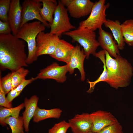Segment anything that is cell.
<instances>
[{
	"label": "cell",
	"instance_id": "obj_1",
	"mask_svg": "<svg viewBox=\"0 0 133 133\" xmlns=\"http://www.w3.org/2000/svg\"><path fill=\"white\" fill-rule=\"evenodd\" d=\"M25 42L11 33L0 34V65L2 70L14 72L20 68L27 66V56L25 51Z\"/></svg>",
	"mask_w": 133,
	"mask_h": 133
},
{
	"label": "cell",
	"instance_id": "obj_2",
	"mask_svg": "<svg viewBox=\"0 0 133 133\" xmlns=\"http://www.w3.org/2000/svg\"><path fill=\"white\" fill-rule=\"evenodd\" d=\"M105 64L108 76L105 82L116 89L130 85L133 75L131 63L120 55L113 58L105 51Z\"/></svg>",
	"mask_w": 133,
	"mask_h": 133
},
{
	"label": "cell",
	"instance_id": "obj_3",
	"mask_svg": "<svg viewBox=\"0 0 133 133\" xmlns=\"http://www.w3.org/2000/svg\"><path fill=\"white\" fill-rule=\"evenodd\" d=\"M45 28L46 26L38 21L27 23L20 27L15 36L27 43L28 54L26 62L27 65L33 63L38 59L36 54V37L38 34Z\"/></svg>",
	"mask_w": 133,
	"mask_h": 133
},
{
	"label": "cell",
	"instance_id": "obj_4",
	"mask_svg": "<svg viewBox=\"0 0 133 133\" xmlns=\"http://www.w3.org/2000/svg\"><path fill=\"white\" fill-rule=\"evenodd\" d=\"M63 34L70 37L72 42H76L83 47L86 59H88L91 54L95 56L100 44L94 31L87 28H78Z\"/></svg>",
	"mask_w": 133,
	"mask_h": 133
},
{
	"label": "cell",
	"instance_id": "obj_5",
	"mask_svg": "<svg viewBox=\"0 0 133 133\" xmlns=\"http://www.w3.org/2000/svg\"><path fill=\"white\" fill-rule=\"evenodd\" d=\"M106 2L105 0H99L95 2L89 16L79 23L78 28H87L94 31L102 27L107 20L105 11L109 6Z\"/></svg>",
	"mask_w": 133,
	"mask_h": 133
},
{
	"label": "cell",
	"instance_id": "obj_6",
	"mask_svg": "<svg viewBox=\"0 0 133 133\" xmlns=\"http://www.w3.org/2000/svg\"><path fill=\"white\" fill-rule=\"evenodd\" d=\"M68 12L66 8L59 0L54 14L52 22L50 24V33L59 37L65 33L76 29L75 26L70 21Z\"/></svg>",
	"mask_w": 133,
	"mask_h": 133
},
{
	"label": "cell",
	"instance_id": "obj_7",
	"mask_svg": "<svg viewBox=\"0 0 133 133\" xmlns=\"http://www.w3.org/2000/svg\"><path fill=\"white\" fill-rule=\"evenodd\" d=\"M42 4L40 0H25L22 5L21 27L28 22L36 19L41 22L45 26L50 27V24L45 21L40 14V10Z\"/></svg>",
	"mask_w": 133,
	"mask_h": 133
},
{
	"label": "cell",
	"instance_id": "obj_8",
	"mask_svg": "<svg viewBox=\"0 0 133 133\" xmlns=\"http://www.w3.org/2000/svg\"><path fill=\"white\" fill-rule=\"evenodd\" d=\"M59 37L50 32L45 33L43 31L40 33L36 39L37 57L44 55L52 54L59 42Z\"/></svg>",
	"mask_w": 133,
	"mask_h": 133
},
{
	"label": "cell",
	"instance_id": "obj_9",
	"mask_svg": "<svg viewBox=\"0 0 133 133\" xmlns=\"http://www.w3.org/2000/svg\"><path fill=\"white\" fill-rule=\"evenodd\" d=\"M70 16L79 18L90 14L94 2L90 0H61Z\"/></svg>",
	"mask_w": 133,
	"mask_h": 133
},
{
	"label": "cell",
	"instance_id": "obj_10",
	"mask_svg": "<svg viewBox=\"0 0 133 133\" xmlns=\"http://www.w3.org/2000/svg\"><path fill=\"white\" fill-rule=\"evenodd\" d=\"M68 72L67 65L60 66L54 62L46 67L40 70L37 75L34 78L38 79H52L57 82L63 83L66 80V74Z\"/></svg>",
	"mask_w": 133,
	"mask_h": 133
},
{
	"label": "cell",
	"instance_id": "obj_11",
	"mask_svg": "<svg viewBox=\"0 0 133 133\" xmlns=\"http://www.w3.org/2000/svg\"><path fill=\"white\" fill-rule=\"evenodd\" d=\"M92 126L91 132L97 133L104 128L118 121L110 112L98 110L90 114Z\"/></svg>",
	"mask_w": 133,
	"mask_h": 133
},
{
	"label": "cell",
	"instance_id": "obj_12",
	"mask_svg": "<svg viewBox=\"0 0 133 133\" xmlns=\"http://www.w3.org/2000/svg\"><path fill=\"white\" fill-rule=\"evenodd\" d=\"M86 58L83 49L77 44L73 50L67 65L68 72L70 74H72L75 69L79 70L81 74V80L84 81L85 79V73L84 68V62Z\"/></svg>",
	"mask_w": 133,
	"mask_h": 133
},
{
	"label": "cell",
	"instance_id": "obj_13",
	"mask_svg": "<svg viewBox=\"0 0 133 133\" xmlns=\"http://www.w3.org/2000/svg\"><path fill=\"white\" fill-rule=\"evenodd\" d=\"M73 133H88L91 132L92 123L90 114H78L68 122Z\"/></svg>",
	"mask_w": 133,
	"mask_h": 133
},
{
	"label": "cell",
	"instance_id": "obj_14",
	"mask_svg": "<svg viewBox=\"0 0 133 133\" xmlns=\"http://www.w3.org/2000/svg\"><path fill=\"white\" fill-rule=\"evenodd\" d=\"M98 40L100 46L115 58L120 55L119 50L116 41L113 39L112 34L103 30L102 27L99 29Z\"/></svg>",
	"mask_w": 133,
	"mask_h": 133
},
{
	"label": "cell",
	"instance_id": "obj_15",
	"mask_svg": "<svg viewBox=\"0 0 133 133\" xmlns=\"http://www.w3.org/2000/svg\"><path fill=\"white\" fill-rule=\"evenodd\" d=\"M21 6L20 0H11L8 15V20L12 34L15 36L21 27L22 17Z\"/></svg>",
	"mask_w": 133,
	"mask_h": 133
},
{
	"label": "cell",
	"instance_id": "obj_16",
	"mask_svg": "<svg viewBox=\"0 0 133 133\" xmlns=\"http://www.w3.org/2000/svg\"><path fill=\"white\" fill-rule=\"evenodd\" d=\"M75 46L66 41L60 39L54 53L50 56L57 60L67 64Z\"/></svg>",
	"mask_w": 133,
	"mask_h": 133
},
{
	"label": "cell",
	"instance_id": "obj_17",
	"mask_svg": "<svg viewBox=\"0 0 133 133\" xmlns=\"http://www.w3.org/2000/svg\"><path fill=\"white\" fill-rule=\"evenodd\" d=\"M39 100L38 97L35 95L32 96L29 99L26 98L24 99V103L25 110L22 113V117L24 128L26 132L29 131V123L34 116Z\"/></svg>",
	"mask_w": 133,
	"mask_h": 133
},
{
	"label": "cell",
	"instance_id": "obj_18",
	"mask_svg": "<svg viewBox=\"0 0 133 133\" xmlns=\"http://www.w3.org/2000/svg\"><path fill=\"white\" fill-rule=\"evenodd\" d=\"M103 24L111 30L113 36L117 43L119 49L121 50H123L125 42L122 32L121 24L119 21L118 20L114 21L107 19Z\"/></svg>",
	"mask_w": 133,
	"mask_h": 133
},
{
	"label": "cell",
	"instance_id": "obj_19",
	"mask_svg": "<svg viewBox=\"0 0 133 133\" xmlns=\"http://www.w3.org/2000/svg\"><path fill=\"white\" fill-rule=\"evenodd\" d=\"M42 7L40 10V14L43 19L51 24L53 21V15L58 4L55 0H40Z\"/></svg>",
	"mask_w": 133,
	"mask_h": 133
},
{
	"label": "cell",
	"instance_id": "obj_20",
	"mask_svg": "<svg viewBox=\"0 0 133 133\" xmlns=\"http://www.w3.org/2000/svg\"><path fill=\"white\" fill-rule=\"evenodd\" d=\"M62 111L58 108L50 109H41L37 107L33 118V121L37 123L44 120L50 118H59Z\"/></svg>",
	"mask_w": 133,
	"mask_h": 133
},
{
	"label": "cell",
	"instance_id": "obj_21",
	"mask_svg": "<svg viewBox=\"0 0 133 133\" xmlns=\"http://www.w3.org/2000/svg\"><path fill=\"white\" fill-rule=\"evenodd\" d=\"M95 56L99 58L102 62L103 64V70L100 76L96 80L93 82H91L88 80H87L89 84L90 87L87 91L89 93H91L93 91L95 86L97 83L101 82H105L108 78V71L105 64V50H102L96 52Z\"/></svg>",
	"mask_w": 133,
	"mask_h": 133
},
{
	"label": "cell",
	"instance_id": "obj_22",
	"mask_svg": "<svg viewBox=\"0 0 133 133\" xmlns=\"http://www.w3.org/2000/svg\"><path fill=\"white\" fill-rule=\"evenodd\" d=\"M24 107V103H22L15 107L6 108L0 106V123L2 126H4L6 124L4 122L5 119L7 117L12 116L17 118L19 116L20 111Z\"/></svg>",
	"mask_w": 133,
	"mask_h": 133
},
{
	"label": "cell",
	"instance_id": "obj_23",
	"mask_svg": "<svg viewBox=\"0 0 133 133\" xmlns=\"http://www.w3.org/2000/svg\"><path fill=\"white\" fill-rule=\"evenodd\" d=\"M121 25L125 43L130 46H133V19L125 20Z\"/></svg>",
	"mask_w": 133,
	"mask_h": 133
},
{
	"label": "cell",
	"instance_id": "obj_24",
	"mask_svg": "<svg viewBox=\"0 0 133 133\" xmlns=\"http://www.w3.org/2000/svg\"><path fill=\"white\" fill-rule=\"evenodd\" d=\"M5 123L10 126L12 133H24V123L22 116L16 118L10 116L4 120Z\"/></svg>",
	"mask_w": 133,
	"mask_h": 133
},
{
	"label": "cell",
	"instance_id": "obj_25",
	"mask_svg": "<svg viewBox=\"0 0 133 133\" xmlns=\"http://www.w3.org/2000/svg\"><path fill=\"white\" fill-rule=\"evenodd\" d=\"M29 72V70L23 67L20 68L14 72H12V89L16 88L24 81L26 79V77Z\"/></svg>",
	"mask_w": 133,
	"mask_h": 133
},
{
	"label": "cell",
	"instance_id": "obj_26",
	"mask_svg": "<svg viewBox=\"0 0 133 133\" xmlns=\"http://www.w3.org/2000/svg\"><path fill=\"white\" fill-rule=\"evenodd\" d=\"M11 0H0V19L3 22H8V15Z\"/></svg>",
	"mask_w": 133,
	"mask_h": 133
},
{
	"label": "cell",
	"instance_id": "obj_27",
	"mask_svg": "<svg viewBox=\"0 0 133 133\" xmlns=\"http://www.w3.org/2000/svg\"><path fill=\"white\" fill-rule=\"evenodd\" d=\"M12 73L11 72L3 77L1 78L0 76V84L5 94L12 89Z\"/></svg>",
	"mask_w": 133,
	"mask_h": 133
},
{
	"label": "cell",
	"instance_id": "obj_28",
	"mask_svg": "<svg viewBox=\"0 0 133 133\" xmlns=\"http://www.w3.org/2000/svg\"><path fill=\"white\" fill-rule=\"evenodd\" d=\"M70 127L69 123L63 120L55 124L49 130L48 133H66Z\"/></svg>",
	"mask_w": 133,
	"mask_h": 133
},
{
	"label": "cell",
	"instance_id": "obj_29",
	"mask_svg": "<svg viewBox=\"0 0 133 133\" xmlns=\"http://www.w3.org/2000/svg\"><path fill=\"white\" fill-rule=\"evenodd\" d=\"M97 133H123V128L118 121L115 123L107 126Z\"/></svg>",
	"mask_w": 133,
	"mask_h": 133
},
{
	"label": "cell",
	"instance_id": "obj_30",
	"mask_svg": "<svg viewBox=\"0 0 133 133\" xmlns=\"http://www.w3.org/2000/svg\"><path fill=\"white\" fill-rule=\"evenodd\" d=\"M5 94L3 91L1 85L0 84V105L1 106L6 108L12 107L11 102L8 101Z\"/></svg>",
	"mask_w": 133,
	"mask_h": 133
},
{
	"label": "cell",
	"instance_id": "obj_31",
	"mask_svg": "<svg viewBox=\"0 0 133 133\" xmlns=\"http://www.w3.org/2000/svg\"><path fill=\"white\" fill-rule=\"evenodd\" d=\"M11 29L8 21L3 22L0 20V34L11 33Z\"/></svg>",
	"mask_w": 133,
	"mask_h": 133
},
{
	"label": "cell",
	"instance_id": "obj_32",
	"mask_svg": "<svg viewBox=\"0 0 133 133\" xmlns=\"http://www.w3.org/2000/svg\"><path fill=\"white\" fill-rule=\"evenodd\" d=\"M35 80L34 78L33 77H32L29 79H25L17 87L14 89L17 92L20 94L26 86Z\"/></svg>",
	"mask_w": 133,
	"mask_h": 133
},
{
	"label": "cell",
	"instance_id": "obj_33",
	"mask_svg": "<svg viewBox=\"0 0 133 133\" xmlns=\"http://www.w3.org/2000/svg\"><path fill=\"white\" fill-rule=\"evenodd\" d=\"M19 95L20 94L17 92L14 89H13L7 94L6 97L8 101L11 102L15 98Z\"/></svg>",
	"mask_w": 133,
	"mask_h": 133
},
{
	"label": "cell",
	"instance_id": "obj_34",
	"mask_svg": "<svg viewBox=\"0 0 133 133\" xmlns=\"http://www.w3.org/2000/svg\"><path fill=\"white\" fill-rule=\"evenodd\" d=\"M88 133H94L93 132H90Z\"/></svg>",
	"mask_w": 133,
	"mask_h": 133
}]
</instances>
